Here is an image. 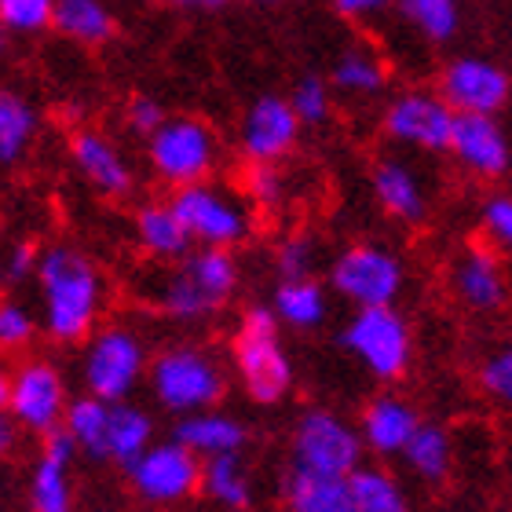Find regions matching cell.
Instances as JSON below:
<instances>
[{
	"label": "cell",
	"mask_w": 512,
	"mask_h": 512,
	"mask_svg": "<svg viewBox=\"0 0 512 512\" xmlns=\"http://www.w3.org/2000/svg\"><path fill=\"white\" fill-rule=\"evenodd\" d=\"M480 231H483V242H487L494 253L512 256V194L509 191L487 194V202L480 205Z\"/></svg>",
	"instance_id": "cell-40"
},
{
	"label": "cell",
	"mask_w": 512,
	"mask_h": 512,
	"mask_svg": "<svg viewBox=\"0 0 512 512\" xmlns=\"http://www.w3.org/2000/svg\"><path fill=\"white\" fill-rule=\"evenodd\" d=\"M231 366L256 406H275L293 392V363L282 344V322L271 304H253L231 333Z\"/></svg>",
	"instance_id": "cell-3"
},
{
	"label": "cell",
	"mask_w": 512,
	"mask_h": 512,
	"mask_svg": "<svg viewBox=\"0 0 512 512\" xmlns=\"http://www.w3.org/2000/svg\"><path fill=\"white\" fill-rule=\"evenodd\" d=\"M319 238L311 231H289L275 246V275L278 278H315L319 267Z\"/></svg>",
	"instance_id": "cell-38"
},
{
	"label": "cell",
	"mask_w": 512,
	"mask_h": 512,
	"mask_svg": "<svg viewBox=\"0 0 512 512\" xmlns=\"http://www.w3.org/2000/svg\"><path fill=\"white\" fill-rule=\"evenodd\" d=\"M271 308L278 322L297 333H311L330 319V297L319 278H278L271 293Z\"/></svg>",
	"instance_id": "cell-26"
},
{
	"label": "cell",
	"mask_w": 512,
	"mask_h": 512,
	"mask_svg": "<svg viewBox=\"0 0 512 512\" xmlns=\"http://www.w3.org/2000/svg\"><path fill=\"white\" fill-rule=\"evenodd\" d=\"M132 231H136L139 253L147 260H158V264H172V260H180V256H187L194 249L191 231L180 220V213L172 209V202L139 205Z\"/></svg>",
	"instance_id": "cell-23"
},
{
	"label": "cell",
	"mask_w": 512,
	"mask_h": 512,
	"mask_svg": "<svg viewBox=\"0 0 512 512\" xmlns=\"http://www.w3.org/2000/svg\"><path fill=\"white\" fill-rule=\"evenodd\" d=\"M52 30L77 48H103L114 41L118 19L107 0H55Z\"/></svg>",
	"instance_id": "cell-28"
},
{
	"label": "cell",
	"mask_w": 512,
	"mask_h": 512,
	"mask_svg": "<svg viewBox=\"0 0 512 512\" xmlns=\"http://www.w3.org/2000/svg\"><path fill=\"white\" fill-rule=\"evenodd\" d=\"M447 289L461 308L472 315H498L509 308L512 289L505 278L502 253L483 246H465L447 267Z\"/></svg>",
	"instance_id": "cell-16"
},
{
	"label": "cell",
	"mask_w": 512,
	"mask_h": 512,
	"mask_svg": "<svg viewBox=\"0 0 512 512\" xmlns=\"http://www.w3.org/2000/svg\"><path fill=\"white\" fill-rule=\"evenodd\" d=\"M238 512H253V509H238Z\"/></svg>",
	"instance_id": "cell-48"
},
{
	"label": "cell",
	"mask_w": 512,
	"mask_h": 512,
	"mask_svg": "<svg viewBox=\"0 0 512 512\" xmlns=\"http://www.w3.org/2000/svg\"><path fill=\"white\" fill-rule=\"evenodd\" d=\"M289 103L297 110L304 128H322L333 118V85L330 77L319 74H300L289 88Z\"/></svg>",
	"instance_id": "cell-35"
},
{
	"label": "cell",
	"mask_w": 512,
	"mask_h": 512,
	"mask_svg": "<svg viewBox=\"0 0 512 512\" xmlns=\"http://www.w3.org/2000/svg\"><path fill=\"white\" fill-rule=\"evenodd\" d=\"M150 359L154 355L147 352V337L136 326L107 322L81 348L77 377L88 395H96L103 403H125L136 395L139 384H147Z\"/></svg>",
	"instance_id": "cell-6"
},
{
	"label": "cell",
	"mask_w": 512,
	"mask_h": 512,
	"mask_svg": "<svg viewBox=\"0 0 512 512\" xmlns=\"http://www.w3.org/2000/svg\"><path fill=\"white\" fill-rule=\"evenodd\" d=\"M154 417L139 403L125 399V403H110V432H107V465L125 472L132 461L147 454L158 436H154Z\"/></svg>",
	"instance_id": "cell-27"
},
{
	"label": "cell",
	"mask_w": 512,
	"mask_h": 512,
	"mask_svg": "<svg viewBox=\"0 0 512 512\" xmlns=\"http://www.w3.org/2000/svg\"><path fill=\"white\" fill-rule=\"evenodd\" d=\"M37 330H41V319H37L22 300L8 297L4 304H0V348H4V352H22V348H30Z\"/></svg>",
	"instance_id": "cell-41"
},
{
	"label": "cell",
	"mask_w": 512,
	"mask_h": 512,
	"mask_svg": "<svg viewBox=\"0 0 512 512\" xmlns=\"http://www.w3.org/2000/svg\"><path fill=\"white\" fill-rule=\"evenodd\" d=\"M63 432L74 439L77 454L85 461H96V465H107V432H110V403L96 399V395H77L70 399V410H66Z\"/></svg>",
	"instance_id": "cell-31"
},
{
	"label": "cell",
	"mask_w": 512,
	"mask_h": 512,
	"mask_svg": "<svg viewBox=\"0 0 512 512\" xmlns=\"http://www.w3.org/2000/svg\"><path fill=\"white\" fill-rule=\"evenodd\" d=\"M341 348L381 384L403 381L414 363V330L399 304L392 308H355L344 322Z\"/></svg>",
	"instance_id": "cell-9"
},
{
	"label": "cell",
	"mask_w": 512,
	"mask_h": 512,
	"mask_svg": "<svg viewBox=\"0 0 512 512\" xmlns=\"http://www.w3.org/2000/svg\"><path fill=\"white\" fill-rule=\"evenodd\" d=\"M169 202L191 231L194 246L238 249L256 231V205L246 198V191L238 194L235 187H224L216 180L180 187L169 194Z\"/></svg>",
	"instance_id": "cell-8"
},
{
	"label": "cell",
	"mask_w": 512,
	"mask_h": 512,
	"mask_svg": "<svg viewBox=\"0 0 512 512\" xmlns=\"http://www.w3.org/2000/svg\"><path fill=\"white\" fill-rule=\"evenodd\" d=\"M132 498L150 509H180L202 494V458L180 439H158L139 461L125 469Z\"/></svg>",
	"instance_id": "cell-12"
},
{
	"label": "cell",
	"mask_w": 512,
	"mask_h": 512,
	"mask_svg": "<svg viewBox=\"0 0 512 512\" xmlns=\"http://www.w3.org/2000/svg\"><path fill=\"white\" fill-rule=\"evenodd\" d=\"M242 191H246L249 202H253L256 209H264V213L286 209V202L293 198V191H289V176L282 165H249Z\"/></svg>",
	"instance_id": "cell-39"
},
{
	"label": "cell",
	"mask_w": 512,
	"mask_h": 512,
	"mask_svg": "<svg viewBox=\"0 0 512 512\" xmlns=\"http://www.w3.org/2000/svg\"><path fill=\"white\" fill-rule=\"evenodd\" d=\"M0 403L4 414L30 436L44 439L59 432L70 410V395L59 366L52 359H22L0 381Z\"/></svg>",
	"instance_id": "cell-10"
},
{
	"label": "cell",
	"mask_w": 512,
	"mask_h": 512,
	"mask_svg": "<svg viewBox=\"0 0 512 512\" xmlns=\"http://www.w3.org/2000/svg\"><path fill=\"white\" fill-rule=\"evenodd\" d=\"M253 472L242 454H220L202 461V498L224 512L253 509Z\"/></svg>",
	"instance_id": "cell-29"
},
{
	"label": "cell",
	"mask_w": 512,
	"mask_h": 512,
	"mask_svg": "<svg viewBox=\"0 0 512 512\" xmlns=\"http://www.w3.org/2000/svg\"><path fill=\"white\" fill-rule=\"evenodd\" d=\"M150 176L172 191L213 180L224 161V139L198 114H169L154 136L143 139Z\"/></svg>",
	"instance_id": "cell-5"
},
{
	"label": "cell",
	"mask_w": 512,
	"mask_h": 512,
	"mask_svg": "<svg viewBox=\"0 0 512 512\" xmlns=\"http://www.w3.org/2000/svg\"><path fill=\"white\" fill-rule=\"evenodd\" d=\"M242 271L235 249L194 246L187 256L158 264L147 260L132 275V293L143 308L180 326H202L235 300Z\"/></svg>",
	"instance_id": "cell-1"
},
{
	"label": "cell",
	"mask_w": 512,
	"mask_h": 512,
	"mask_svg": "<svg viewBox=\"0 0 512 512\" xmlns=\"http://www.w3.org/2000/svg\"><path fill=\"white\" fill-rule=\"evenodd\" d=\"M304 121L289 103V96L264 92L256 96L235 128V150L246 165H282L297 150Z\"/></svg>",
	"instance_id": "cell-14"
},
{
	"label": "cell",
	"mask_w": 512,
	"mask_h": 512,
	"mask_svg": "<svg viewBox=\"0 0 512 512\" xmlns=\"http://www.w3.org/2000/svg\"><path fill=\"white\" fill-rule=\"evenodd\" d=\"M476 384L494 406L512 410V341L494 344L476 363Z\"/></svg>",
	"instance_id": "cell-36"
},
{
	"label": "cell",
	"mask_w": 512,
	"mask_h": 512,
	"mask_svg": "<svg viewBox=\"0 0 512 512\" xmlns=\"http://www.w3.org/2000/svg\"><path fill=\"white\" fill-rule=\"evenodd\" d=\"M74 458H81L63 428L41 439V450L26 476L30 512H74Z\"/></svg>",
	"instance_id": "cell-20"
},
{
	"label": "cell",
	"mask_w": 512,
	"mask_h": 512,
	"mask_svg": "<svg viewBox=\"0 0 512 512\" xmlns=\"http://www.w3.org/2000/svg\"><path fill=\"white\" fill-rule=\"evenodd\" d=\"M172 436L205 461V458H220V454H242L249 443V428L242 425L235 414L213 406V410H198V414L176 417Z\"/></svg>",
	"instance_id": "cell-22"
},
{
	"label": "cell",
	"mask_w": 512,
	"mask_h": 512,
	"mask_svg": "<svg viewBox=\"0 0 512 512\" xmlns=\"http://www.w3.org/2000/svg\"><path fill=\"white\" fill-rule=\"evenodd\" d=\"M37 128H41L37 107H33L22 92L4 88V92H0V165H4V169L19 165V161L30 154L33 139H37Z\"/></svg>",
	"instance_id": "cell-32"
},
{
	"label": "cell",
	"mask_w": 512,
	"mask_h": 512,
	"mask_svg": "<svg viewBox=\"0 0 512 512\" xmlns=\"http://www.w3.org/2000/svg\"><path fill=\"white\" fill-rule=\"evenodd\" d=\"M37 300H41V333L55 344H85L99 330L107 308V278L70 242L41 249L37 267Z\"/></svg>",
	"instance_id": "cell-2"
},
{
	"label": "cell",
	"mask_w": 512,
	"mask_h": 512,
	"mask_svg": "<svg viewBox=\"0 0 512 512\" xmlns=\"http://www.w3.org/2000/svg\"><path fill=\"white\" fill-rule=\"evenodd\" d=\"M370 191L388 220L403 227H421L432 213L425 176L414 169V161L403 154H381L370 169Z\"/></svg>",
	"instance_id": "cell-19"
},
{
	"label": "cell",
	"mask_w": 512,
	"mask_h": 512,
	"mask_svg": "<svg viewBox=\"0 0 512 512\" xmlns=\"http://www.w3.org/2000/svg\"><path fill=\"white\" fill-rule=\"evenodd\" d=\"M454 436L447 425L439 421H421V428L414 432L410 447L403 450V465L417 483L425 487H443L454 476Z\"/></svg>",
	"instance_id": "cell-25"
},
{
	"label": "cell",
	"mask_w": 512,
	"mask_h": 512,
	"mask_svg": "<svg viewBox=\"0 0 512 512\" xmlns=\"http://www.w3.org/2000/svg\"><path fill=\"white\" fill-rule=\"evenodd\" d=\"M286 512H355L352 480L344 476H304L289 472L282 491Z\"/></svg>",
	"instance_id": "cell-30"
},
{
	"label": "cell",
	"mask_w": 512,
	"mask_h": 512,
	"mask_svg": "<svg viewBox=\"0 0 512 512\" xmlns=\"http://www.w3.org/2000/svg\"><path fill=\"white\" fill-rule=\"evenodd\" d=\"M37 267H41V249L19 238L11 242L8 253H4V286H26V282H37Z\"/></svg>",
	"instance_id": "cell-43"
},
{
	"label": "cell",
	"mask_w": 512,
	"mask_h": 512,
	"mask_svg": "<svg viewBox=\"0 0 512 512\" xmlns=\"http://www.w3.org/2000/svg\"><path fill=\"white\" fill-rule=\"evenodd\" d=\"M330 85L337 96L366 103V99H377L384 88H388V66H384V59L370 44L355 41V44H348V48H341L337 59H333Z\"/></svg>",
	"instance_id": "cell-24"
},
{
	"label": "cell",
	"mask_w": 512,
	"mask_h": 512,
	"mask_svg": "<svg viewBox=\"0 0 512 512\" xmlns=\"http://www.w3.org/2000/svg\"><path fill=\"white\" fill-rule=\"evenodd\" d=\"M15 447H19V425L4 414V421H0V450H4V458H11Z\"/></svg>",
	"instance_id": "cell-46"
},
{
	"label": "cell",
	"mask_w": 512,
	"mask_h": 512,
	"mask_svg": "<svg viewBox=\"0 0 512 512\" xmlns=\"http://www.w3.org/2000/svg\"><path fill=\"white\" fill-rule=\"evenodd\" d=\"M348 480H352L355 512H414L406 487L384 465H359Z\"/></svg>",
	"instance_id": "cell-34"
},
{
	"label": "cell",
	"mask_w": 512,
	"mask_h": 512,
	"mask_svg": "<svg viewBox=\"0 0 512 512\" xmlns=\"http://www.w3.org/2000/svg\"><path fill=\"white\" fill-rule=\"evenodd\" d=\"M458 110L436 88H403L381 107V136L399 150L450 154Z\"/></svg>",
	"instance_id": "cell-13"
},
{
	"label": "cell",
	"mask_w": 512,
	"mask_h": 512,
	"mask_svg": "<svg viewBox=\"0 0 512 512\" xmlns=\"http://www.w3.org/2000/svg\"><path fill=\"white\" fill-rule=\"evenodd\" d=\"M366 443L359 425L330 406L300 410L289 432V472L304 476H352L363 465Z\"/></svg>",
	"instance_id": "cell-7"
},
{
	"label": "cell",
	"mask_w": 512,
	"mask_h": 512,
	"mask_svg": "<svg viewBox=\"0 0 512 512\" xmlns=\"http://www.w3.org/2000/svg\"><path fill=\"white\" fill-rule=\"evenodd\" d=\"M395 11L428 44H450L461 33V0H395Z\"/></svg>",
	"instance_id": "cell-33"
},
{
	"label": "cell",
	"mask_w": 512,
	"mask_h": 512,
	"mask_svg": "<svg viewBox=\"0 0 512 512\" xmlns=\"http://www.w3.org/2000/svg\"><path fill=\"white\" fill-rule=\"evenodd\" d=\"M55 26V0H0V30L8 37H41Z\"/></svg>",
	"instance_id": "cell-37"
},
{
	"label": "cell",
	"mask_w": 512,
	"mask_h": 512,
	"mask_svg": "<svg viewBox=\"0 0 512 512\" xmlns=\"http://www.w3.org/2000/svg\"><path fill=\"white\" fill-rule=\"evenodd\" d=\"M70 161H74L77 176L110 202H125L136 194V169L125 158V150L114 143V136H107L103 128H74Z\"/></svg>",
	"instance_id": "cell-18"
},
{
	"label": "cell",
	"mask_w": 512,
	"mask_h": 512,
	"mask_svg": "<svg viewBox=\"0 0 512 512\" xmlns=\"http://www.w3.org/2000/svg\"><path fill=\"white\" fill-rule=\"evenodd\" d=\"M165 4L176 11H191V15H213V11H224L231 0H165Z\"/></svg>",
	"instance_id": "cell-45"
},
{
	"label": "cell",
	"mask_w": 512,
	"mask_h": 512,
	"mask_svg": "<svg viewBox=\"0 0 512 512\" xmlns=\"http://www.w3.org/2000/svg\"><path fill=\"white\" fill-rule=\"evenodd\" d=\"M249 4H282V0H249Z\"/></svg>",
	"instance_id": "cell-47"
},
{
	"label": "cell",
	"mask_w": 512,
	"mask_h": 512,
	"mask_svg": "<svg viewBox=\"0 0 512 512\" xmlns=\"http://www.w3.org/2000/svg\"><path fill=\"white\" fill-rule=\"evenodd\" d=\"M436 92L458 114H502L512 99V77L487 55H454L439 66Z\"/></svg>",
	"instance_id": "cell-15"
},
{
	"label": "cell",
	"mask_w": 512,
	"mask_h": 512,
	"mask_svg": "<svg viewBox=\"0 0 512 512\" xmlns=\"http://www.w3.org/2000/svg\"><path fill=\"white\" fill-rule=\"evenodd\" d=\"M421 421H425L421 410L406 395L381 392L363 406L359 432H363V443L374 458H403V450L410 447Z\"/></svg>",
	"instance_id": "cell-21"
},
{
	"label": "cell",
	"mask_w": 512,
	"mask_h": 512,
	"mask_svg": "<svg viewBox=\"0 0 512 512\" xmlns=\"http://www.w3.org/2000/svg\"><path fill=\"white\" fill-rule=\"evenodd\" d=\"M330 8L337 19L355 22V26H366V22L381 19L384 11L392 8V0H330Z\"/></svg>",
	"instance_id": "cell-44"
},
{
	"label": "cell",
	"mask_w": 512,
	"mask_h": 512,
	"mask_svg": "<svg viewBox=\"0 0 512 512\" xmlns=\"http://www.w3.org/2000/svg\"><path fill=\"white\" fill-rule=\"evenodd\" d=\"M450 158L480 183H498L512 176V139L498 114H458Z\"/></svg>",
	"instance_id": "cell-17"
},
{
	"label": "cell",
	"mask_w": 512,
	"mask_h": 512,
	"mask_svg": "<svg viewBox=\"0 0 512 512\" xmlns=\"http://www.w3.org/2000/svg\"><path fill=\"white\" fill-rule=\"evenodd\" d=\"M147 392L172 417L213 410L227 395V370L202 344L176 341L150 359Z\"/></svg>",
	"instance_id": "cell-4"
},
{
	"label": "cell",
	"mask_w": 512,
	"mask_h": 512,
	"mask_svg": "<svg viewBox=\"0 0 512 512\" xmlns=\"http://www.w3.org/2000/svg\"><path fill=\"white\" fill-rule=\"evenodd\" d=\"M165 118H169V114H165V107H161L154 96H132L125 103V110H121V121H125V128L139 139L154 136V132L165 125Z\"/></svg>",
	"instance_id": "cell-42"
},
{
	"label": "cell",
	"mask_w": 512,
	"mask_h": 512,
	"mask_svg": "<svg viewBox=\"0 0 512 512\" xmlns=\"http://www.w3.org/2000/svg\"><path fill=\"white\" fill-rule=\"evenodd\" d=\"M330 286L352 308H392L406 289V264L384 242H352L333 256Z\"/></svg>",
	"instance_id": "cell-11"
}]
</instances>
